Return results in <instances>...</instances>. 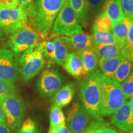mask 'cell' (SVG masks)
I'll list each match as a JSON object with an SVG mask.
<instances>
[{
    "mask_svg": "<svg viewBox=\"0 0 133 133\" xmlns=\"http://www.w3.org/2000/svg\"><path fill=\"white\" fill-rule=\"evenodd\" d=\"M67 0H35L27 12V23L41 39L52 29L53 24Z\"/></svg>",
    "mask_w": 133,
    "mask_h": 133,
    "instance_id": "6da1fadb",
    "label": "cell"
},
{
    "mask_svg": "<svg viewBox=\"0 0 133 133\" xmlns=\"http://www.w3.org/2000/svg\"><path fill=\"white\" fill-rule=\"evenodd\" d=\"M102 74L96 69L88 75L79 84V97L81 104L91 118L103 121L101 113V79Z\"/></svg>",
    "mask_w": 133,
    "mask_h": 133,
    "instance_id": "7a4b0ae2",
    "label": "cell"
},
{
    "mask_svg": "<svg viewBox=\"0 0 133 133\" xmlns=\"http://www.w3.org/2000/svg\"><path fill=\"white\" fill-rule=\"evenodd\" d=\"M126 101L120 84L102 75L101 79V113L103 117L110 115Z\"/></svg>",
    "mask_w": 133,
    "mask_h": 133,
    "instance_id": "3957f363",
    "label": "cell"
},
{
    "mask_svg": "<svg viewBox=\"0 0 133 133\" xmlns=\"http://www.w3.org/2000/svg\"><path fill=\"white\" fill-rule=\"evenodd\" d=\"M44 65V56L39 43L35 47L23 52L18 64L19 74L26 82L37 75Z\"/></svg>",
    "mask_w": 133,
    "mask_h": 133,
    "instance_id": "277c9868",
    "label": "cell"
},
{
    "mask_svg": "<svg viewBox=\"0 0 133 133\" xmlns=\"http://www.w3.org/2000/svg\"><path fill=\"white\" fill-rule=\"evenodd\" d=\"M51 30L52 34L57 36H69L83 33L82 26L68 0L56 17Z\"/></svg>",
    "mask_w": 133,
    "mask_h": 133,
    "instance_id": "5b68a950",
    "label": "cell"
},
{
    "mask_svg": "<svg viewBox=\"0 0 133 133\" xmlns=\"http://www.w3.org/2000/svg\"><path fill=\"white\" fill-rule=\"evenodd\" d=\"M39 40L38 33L26 23L11 35L8 44L14 54H20L35 47Z\"/></svg>",
    "mask_w": 133,
    "mask_h": 133,
    "instance_id": "8992f818",
    "label": "cell"
},
{
    "mask_svg": "<svg viewBox=\"0 0 133 133\" xmlns=\"http://www.w3.org/2000/svg\"><path fill=\"white\" fill-rule=\"evenodd\" d=\"M8 128L13 130L20 128L24 116V105L16 93L9 94L0 99Z\"/></svg>",
    "mask_w": 133,
    "mask_h": 133,
    "instance_id": "52a82bcc",
    "label": "cell"
},
{
    "mask_svg": "<svg viewBox=\"0 0 133 133\" xmlns=\"http://www.w3.org/2000/svg\"><path fill=\"white\" fill-rule=\"evenodd\" d=\"M27 23V12L20 5L14 9L0 7V29L11 35Z\"/></svg>",
    "mask_w": 133,
    "mask_h": 133,
    "instance_id": "ba28073f",
    "label": "cell"
},
{
    "mask_svg": "<svg viewBox=\"0 0 133 133\" xmlns=\"http://www.w3.org/2000/svg\"><path fill=\"white\" fill-rule=\"evenodd\" d=\"M64 79L59 71L54 69L44 70L37 81V90L43 97L53 96L62 88Z\"/></svg>",
    "mask_w": 133,
    "mask_h": 133,
    "instance_id": "9c48e42d",
    "label": "cell"
},
{
    "mask_svg": "<svg viewBox=\"0 0 133 133\" xmlns=\"http://www.w3.org/2000/svg\"><path fill=\"white\" fill-rule=\"evenodd\" d=\"M91 117L81 102L73 103L67 114L66 124L71 133H81L89 125Z\"/></svg>",
    "mask_w": 133,
    "mask_h": 133,
    "instance_id": "30bf717a",
    "label": "cell"
},
{
    "mask_svg": "<svg viewBox=\"0 0 133 133\" xmlns=\"http://www.w3.org/2000/svg\"><path fill=\"white\" fill-rule=\"evenodd\" d=\"M18 64L12 50L6 48L0 49V79L15 83L19 78Z\"/></svg>",
    "mask_w": 133,
    "mask_h": 133,
    "instance_id": "8fae6325",
    "label": "cell"
},
{
    "mask_svg": "<svg viewBox=\"0 0 133 133\" xmlns=\"http://www.w3.org/2000/svg\"><path fill=\"white\" fill-rule=\"evenodd\" d=\"M111 123L124 132H129L133 130V112L129 101L126 100L113 114Z\"/></svg>",
    "mask_w": 133,
    "mask_h": 133,
    "instance_id": "7c38bea8",
    "label": "cell"
},
{
    "mask_svg": "<svg viewBox=\"0 0 133 133\" xmlns=\"http://www.w3.org/2000/svg\"><path fill=\"white\" fill-rule=\"evenodd\" d=\"M63 36L69 49L74 50L76 52L94 48L92 37L89 35L85 34L84 32L76 33L69 36Z\"/></svg>",
    "mask_w": 133,
    "mask_h": 133,
    "instance_id": "4fadbf2b",
    "label": "cell"
},
{
    "mask_svg": "<svg viewBox=\"0 0 133 133\" xmlns=\"http://www.w3.org/2000/svg\"><path fill=\"white\" fill-rule=\"evenodd\" d=\"M62 66L69 74L75 78H79L84 75L82 61L75 52L69 53Z\"/></svg>",
    "mask_w": 133,
    "mask_h": 133,
    "instance_id": "5bb4252c",
    "label": "cell"
},
{
    "mask_svg": "<svg viewBox=\"0 0 133 133\" xmlns=\"http://www.w3.org/2000/svg\"><path fill=\"white\" fill-rule=\"evenodd\" d=\"M75 52L78 54L82 61L84 75L90 74L97 69V65L99 64V58L94 47Z\"/></svg>",
    "mask_w": 133,
    "mask_h": 133,
    "instance_id": "9a60e30c",
    "label": "cell"
},
{
    "mask_svg": "<svg viewBox=\"0 0 133 133\" xmlns=\"http://www.w3.org/2000/svg\"><path fill=\"white\" fill-rule=\"evenodd\" d=\"M102 12L107 15L113 24L121 21L125 17L121 8V0H105Z\"/></svg>",
    "mask_w": 133,
    "mask_h": 133,
    "instance_id": "2e32d148",
    "label": "cell"
},
{
    "mask_svg": "<svg viewBox=\"0 0 133 133\" xmlns=\"http://www.w3.org/2000/svg\"><path fill=\"white\" fill-rule=\"evenodd\" d=\"M75 89L74 84L69 83L62 88L54 95L52 97V102L59 107L62 108L70 104L75 95Z\"/></svg>",
    "mask_w": 133,
    "mask_h": 133,
    "instance_id": "e0dca14e",
    "label": "cell"
},
{
    "mask_svg": "<svg viewBox=\"0 0 133 133\" xmlns=\"http://www.w3.org/2000/svg\"><path fill=\"white\" fill-rule=\"evenodd\" d=\"M124 46L120 44H100L94 43V47L99 59H110L121 56Z\"/></svg>",
    "mask_w": 133,
    "mask_h": 133,
    "instance_id": "ac0fdd59",
    "label": "cell"
},
{
    "mask_svg": "<svg viewBox=\"0 0 133 133\" xmlns=\"http://www.w3.org/2000/svg\"><path fill=\"white\" fill-rule=\"evenodd\" d=\"M131 21L132 19L128 17H125L121 21L112 24L111 31L117 38L119 43L123 46H125L127 44L128 33Z\"/></svg>",
    "mask_w": 133,
    "mask_h": 133,
    "instance_id": "d6986e66",
    "label": "cell"
},
{
    "mask_svg": "<svg viewBox=\"0 0 133 133\" xmlns=\"http://www.w3.org/2000/svg\"><path fill=\"white\" fill-rule=\"evenodd\" d=\"M121 56L110 59H99V64L101 72L104 76L113 79L116 69L123 59Z\"/></svg>",
    "mask_w": 133,
    "mask_h": 133,
    "instance_id": "ffe728a7",
    "label": "cell"
},
{
    "mask_svg": "<svg viewBox=\"0 0 133 133\" xmlns=\"http://www.w3.org/2000/svg\"><path fill=\"white\" fill-rule=\"evenodd\" d=\"M54 62L60 65H62L66 56L69 54V47L64 39L63 36L54 35Z\"/></svg>",
    "mask_w": 133,
    "mask_h": 133,
    "instance_id": "44dd1931",
    "label": "cell"
},
{
    "mask_svg": "<svg viewBox=\"0 0 133 133\" xmlns=\"http://www.w3.org/2000/svg\"><path fill=\"white\" fill-rule=\"evenodd\" d=\"M92 39L94 43L100 44H120L111 31L99 30L92 28ZM122 45V44H121Z\"/></svg>",
    "mask_w": 133,
    "mask_h": 133,
    "instance_id": "7402d4cb",
    "label": "cell"
},
{
    "mask_svg": "<svg viewBox=\"0 0 133 133\" xmlns=\"http://www.w3.org/2000/svg\"><path fill=\"white\" fill-rule=\"evenodd\" d=\"M133 70V63L130 60L124 57L116 69L113 79L120 84L126 79Z\"/></svg>",
    "mask_w": 133,
    "mask_h": 133,
    "instance_id": "603a6c76",
    "label": "cell"
},
{
    "mask_svg": "<svg viewBox=\"0 0 133 133\" xmlns=\"http://www.w3.org/2000/svg\"><path fill=\"white\" fill-rule=\"evenodd\" d=\"M65 124H66L65 117L62 109L53 103L50 109L49 129H54Z\"/></svg>",
    "mask_w": 133,
    "mask_h": 133,
    "instance_id": "cb8c5ba5",
    "label": "cell"
},
{
    "mask_svg": "<svg viewBox=\"0 0 133 133\" xmlns=\"http://www.w3.org/2000/svg\"><path fill=\"white\" fill-rule=\"evenodd\" d=\"M54 37V35L51 33V35H48L46 37L41 39L42 41L39 42V44L43 50V56L49 63H55Z\"/></svg>",
    "mask_w": 133,
    "mask_h": 133,
    "instance_id": "d4e9b609",
    "label": "cell"
},
{
    "mask_svg": "<svg viewBox=\"0 0 133 133\" xmlns=\"http://www.w3.org/2000/svg\"><path fill=\"white\" fill-rule=\"evenodd\" d=\"M69 4L75 12L79 22H84L88 19L89 12L85 0H68Z\"/></svg>",
    "mask_w": 133,
    "mask_h": 133,
    "instance_id": "484cf974",
    "label": "cell"
},
{
    "mask_svg": "<svg viewBox=\"0 0 133 133\" xmlns=\"http://www.w3.org/2000/svg\"><path fill=\"white\" fill-rule=\"evenodd\" d=\"M112 22L105 12H102L96 17L93 27L99 30L111 31Z\"/></svg>",
    "mask_w": 133,
    "mask_h": 133,
    "instance_id": "4316f807",
    "label": "cell"
},
{
    "mask_svg": "<svg viewBox=\"0 0 133 133\" xmlns=\"http://www.w3.org/2000/svg\"><path fill=\"white\" fill-rule=\"evenodd\" d=\"M88 12L97 17L102 12L105 0H85Z\"/></svg>",
    "mask_w": 133,
    "mask_h": 133,
    "instance_id": "83f0119b",
    "label": "cell"
},
{
    "mask_svg": "<svg viewBox=\"0 0 133 133\" xmlns=\"http://www.w3.org/2000/svg\"><path fill=\"white\" fill-rule=\"evenodd\" d=\"M120 86L126 100L130 99L133 96V70Z\"/></svg>",
    "mask_w": 133,
    "mask_h": 133,
    "instance_id": "f1b7e54d",
    "label": "cell"
},
{
    "mask_svg": "<svg viewBox=\"0 0 133 133\" xmlns=\"http://www.w3.org/2000/svg\"><path fill=\"white\" fill-rule=\"evenodd\" d=\"M17 88L12 81L0 79V99L9 94L16 93Z\"/></svg>",
    "mask_w": 133,
    "mask_h": 133,
    "instance_id": "f546056e",
    "label": "cell"
},
{
    "mask_svg": "<svg viewBox=\"0 0 133 133\" xmlns=\"http://www.w3.org/2000/svg\"><path fill=\"white\" fill-rule=\"evenodd\" d=\"M17 133H39V131L36 123L29 118L21 124Z\"/></svg>",
    "mask_w": 133,
    "mask_h": 133,
    "instance_id": "4dcf8cb0",
    "label": "cell"
},
{
    "mask_svg": "<svg viewBox=\"0 0 133 133\" xmlns=\"http://www.w3.org/2000/svg\"><path fill=\"white\" fill-rule=\"evenodd\" d=\"M121 8L125 17L133 19V0H121Z\"/></svg>",
    "mask_w": 133,
    "mask_h": 133,
    "instance_id": "1f68e13d",
    "label": "cell"
},
{
    "mask_svg": "<svg viewBox=\"0 0 133 133\" xmlns=\"http://www.w3.org/2000/svg\"><path fill=\"white\" fill-rule=\"evenodd\" d=\"M19 5V0H0V7L5 9H14Z\"/></svg>",
    "mask_w": 133,
    "mask_h": 133,
    "instance_id": "d6a6232c",
    "label": "cell"
},
{
    "mask_svg": "<svg viewBox=\"0 0 133 133\" xmlns=\"http://www.w3.org/2000/svg\"><path fill=\"white\" fill-rule=\"evenodd\" d=\"M102 121H97L95 123H92L91 124H89V125L87 126V128L81 133H93V131L97 128L101 127V126H105L106 124H104V123H102Z\"/></svg>",
    "mask_w": 133,
    "mask_h": 133,
    "instance_id": "836d02e7",
    "label": "cell"
},
{
    "mask_svg": "<svg viewBox=\"0 0 133 133\" xmlns=\"http://www.w3.org/2000/svg\"><path fill=\"white\" fill-rule=\"evenodd\" d=\"M121 56L127 58L133 63V48H129L125 45L123 48Z\"/></svg>",
    "mask_w": 133,
    "mask_h": 133,
    "instance_id": "e575fe53",
    "label": "cell"
},
{
    "mask_svg": "<svg viewBox=\"0 0 133 133\" xmlns=\"http://www.w3.org/2000/svg\"><path fill=\"white\" fill-rule=\"evenodd\" d=\"M48 133H71L66 124L59 126L54 129H49Z\"/></svg>",
    "mask_w": 133,
    "mask_h": 133,
    "instance_id": "d590c367",
    "label": "cell"
},
{
    "mask_svg": "<svg viewBox=\"0 0 133 133\" xmlns=\"http://www.w3.org/2000/svg\"><path fill=\"white\" fill-rule=\"evenodd\" d=\"M126 45L129 48H133V19L131 21V25L129 28L128 33L127 44Z\"/></svg>",
    "mask_w": 133,
    "mask_h": 133,
    "instance_id": "8d00e7d4",
    "label": "cell"
},
{
    "mask_svg": "<svg viewBox=\"0 0 133 133\" xmlns=\"http://www.w3.org/2000/svg\"><path fill=\"white\" fill-rule=\"evenodd\" d=\"M93 133H118V132L115 129L104 126L94 129Z\"/></svg>",
    "mask_w": 133,
    "mask_h": 133,
    "instance_id": "74e56055",
    "label": "cell"
},
{
    "mask_svg": "<svg viewBox=\"0 0 133 133\" xmlns=\"http://www.w3.org/2000/svg\"><path fill=\"white\" fill-rule=\"evenodd\" d=\"M33 2L34 0H19V5L24 10H25L26 12H28L33 5Z\"/></svg>",
    "mask_w": 133,
    "mask_h": 133,
    "instance_id": "f35d334b",
    "label": "cell"
},
{
    "mask_svg": "<svg viewBox=\"0 0 133 133\" xmlns=\"http://www.w3.org/2000/svg\"><path fill=\"white\" fill-rule=\"evenodd\" d=\"M0 123L4 124V125L6 126H8L6 116H5L4 111H3L2 106H1V104H0Z\"/></svg>",
    "mask_w": 133,
    "mask_h": 133,
    "instance_id": "ab89813d",
    "label": "cell"
},
{
    "mask_svg": "<svg viewBox=\"0 0 133 133\" xmlns=\"http://www.w3.org/2000/svg\"><path fill=\"white\" fill-rule=\"evenodd\" d=\"M0 133H11L8 126L0 123Z\"/></svg>",
    "mask_w": 133,
    "mask_h": 133,
    "instance_id": "60d3db41",
    "label": "cell"
},
{
    "mask_svg": "<svg viewBox=\"0 0 133 133\" xmlns=\"http://www.w3.org/2000/svg\"><path fill=\"white\" fill-rule=\"evenodd\" d=\"M4 33L3 32V31L0 29V43L4 40Z\"/></svg>",
    "mask_w": 133,
    "mask_h": 133,
    "instance_id": "b9f144b4",
    "label": "cell"
},
{
    "mask_svg": "<svg viewBox=\"0 0 133 133\" xmlns=\"http://www.w3.org/2000/svg\"><path fill=\"white\" fill-rule=\"evenodd\" d=\"M129 103H130V106L131 108V110H132V112H133V96H131V97L130 98V101H129Z\"/></svg>",
    "mask_w": 133,
    "mask_h": 133,
    "instance_id": "7bdbcfd3",
    "label": "cell"
},
{
    "mask_svg": "<svg viewBox=\"0 0 133 133\" xmlns=\"http://www.w3.org/2000/svg\"><path fill=\"white\" fill-rule=\"evenodd\" d=\"M128 133H133V130H132V131H130V132H129Z\"/></svg>",
    "mask_w": 133,
    "mask_h": 133,
    "instance_id": "ee69618b",
    "label": "cell"
}]
</instances>
